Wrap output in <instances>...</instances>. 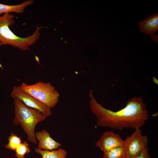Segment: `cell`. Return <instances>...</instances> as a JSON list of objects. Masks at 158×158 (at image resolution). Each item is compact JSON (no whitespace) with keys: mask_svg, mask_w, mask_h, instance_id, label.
Masks as SVG:
<instances>
[{"mask_svg":"<svg viewBox=\"0 0 158 158\" xmlns=\"http://www.w3.org/2000/svg\"><path fill=\"white\" fill-rule=\"evenodd\" d=\"M14 15L10 13L0 15V46L8 45L17 48L22 51L30 49V47L37 41L40 36V30L41 28L38 26L35 32L25 37H21L14 33L9 27L15 22Z\"/></svg>","mask_w":158,"mask_h":158,"instance_id":"3","label":"cell"},{"mask_svg":"<svg viewBox=\"0 0 158 158\" xmlns=\"http://www.w3.org/2000/svg\"><path fill=\"white\" fill-rule=\"evenodd\" d=\"M148 147L143 150L138 156L135 157L127 156L126 158H152L149 152Z\"/></svg>","mask_w":158,"mask_h":158,"instance_id":"15","label":"cell"},{"mask_svg":"<svg viewBox=\"0 0 158 158\" xmlns=\"http://www.w3.org/2000/svg\"><path fill=\"white\" fill-rule=\"evenodd\" d=\"M20 87L50 109L54 107L58 102L59 93L49 82L40 81L30 85L23 83Z\"/></svg>","mask_w":158,"mask_h":158,"instance_id":"4","label":"cell"},{"mask_svg":"<svg viewBox=\"0 0 158 158\" xmlns=\"http://www.w3.org/2000/svg\"><path fill=\"white\" fill-rule=\"evenodd\" d=\"M14 99L13 124L21 126L29 141L34 144H37L35 137L36 126L38 123L44 121L47 117L40 111L27 107L18 99Z\"/></svg>","mask_w":158,"mask_h":158,"instance_id":"2","label":"cell"},{"mask_svg":"<svg viewBox=\"0 0 158 158\" xmlns=\"http://www.w3.org/2000/svg\"><path fill=\"white\" fill-rule=\"evenodd\" d=\"M8 143L5 145V147L10 150L15 151L22 143L20 137L12 133L8 139Z\"/></svg>","mask_w":158,"mask_h":158,"instance_id":"13","label":"cell"},{"mask_svg":"<svg viewBox=\"0 0 158 158\" xmlns=\"http://www.w3.org/2000/svg\"><path fill=\"white\" fill-rule=\"evenodd\" d=\"M148 136L142 134V130L139 128L135 129L131 135L127 136L124 140V146L126 157L138 156L148 147Z\"/></svg>","mask_w":158,"mask_h":158,"instance_id":"5","label":"cell"},{"mask_svg":"<svg viewBox=\"0 0 158 158\" xmlns=\"http://www.w3.org/2000/svg\"><path fill=\"white\" fill-rule=\"evenodd\" d=\"M138 25L142 33L150 35V37L155 35L158 30V13L154 14L140 21Z\"/></svg>","mask_w":158,"mask_h":158,"instance_id":"9","label":"cell"},{"mask_svg":"<svg viewBox=\"0 0 158 158\" xmlns=\"http://www.w3.org/2000/svg\"><path fill=\"white\" fill-rule=\"evenodd\" d=\"M36 139L38 142V148L44 150H52L58 149L61 144L51 137L45 130L37 132L35 133Z\"/></svg>","mask_w":158,"mask_h":158,"instance_id":"8","label":"cell"},{"mask_svg":"<svg viewBox=\"0 0 158 158\" xmlns=\"http://www.w3.org/2000/svg\"><path fill=\"white\" fill-rule=\"evenodd\" d=\"M34 151L41 155V158H66L67 154L66 151L61 148L57 150H48L36 148Z\"/></svg>","mask_w":158,"mask_h":158,"instance_id":"11","label":"cell"},{"mask_svg":"<svg viewBox=\"0 0 158 158\" xmlns=\"http://www.w3.org/2000/svg\"><path fill=\"white\" fill-rule=\"evenodd\" d=\"M90 90V106L97 118V125L122 131L125 129L140 128L149 118L147 104L142 96L133 97L125 107L117 111L107 109L99 103Z\"/></svg>","mask_w":158,"mask_h":158,"instance_id":"1","label":"cell"},{"mask_svg":"<svg viewBox=\"0 0 158 158\" xmlns=\"http://www.w3.org/2000/svg\"><path fill=\"white\" fill-rule=\"evenodd\" d=\"M124 140L121 136L112 131L104 132L95 145L104 152L113 148L124 146Z\"/></svg>","mask_w":158,"mask_h":158,"instance_id":"7","label":"cell"},{"mask_svg":"<svg viewBox=\"0 0 158 158\" xmlns=\"http://www.w3.org/2000/svg\"><path fill=\"white\" fill-rule=\"evenodd\" d=\"M11 96L14 98L18 99L27 107L40 111L47 117L52 114L51 109L44 103L22 90L20 87H14Z\"/></svg>","mask_w":158,"mask_h":158,"instance_id":"6","label":"cell"},{"mask_svg":"<svg viewBox=\"0 0 158 158\" xmlns=\"http://www.w3.org/2000/svg\"><path fill=\"white\" fill-rule=\"evenodd\" d=\"M32 0L24 1L20 4L14 5H8L0 4V15L3 14L14 12L17 13H23L27 7L33 4Z\"/></svg>","mask_w":158,"mask_h":158,"instance_id":"10","label":"cell"},{"mask_svg":"<svg viewBox=\"0 0 158 158\" xmlns=\"http://www.w3.org/2000/svg\"><path fill=\"white\" fill-rule=\"evenodd\" d=\"M104 153L103 158H126L124 146L113 148Z\"/></svg>","mask_w":158,"mask_h":158,"instance_id":"12","label":"cell"},{"mask_svg":"<svg viewBox=\"0 0 158 158\" xmlns=\"http://www.w3.org/2000/svg\"><path fill=\"white\" fill-rule=\"evenodd\" d=\"M15 151V155L18 158H25V155L30 152L29 145L26 141L22 142Z\"/></svg>","mask_w":158,"mask_h":158,"instance_id":"14","label":"cell"}]
</instances>
